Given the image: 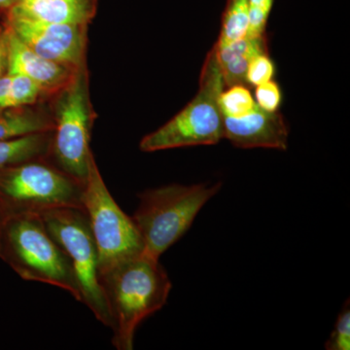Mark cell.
Returning a JSON list of instances; mask_svg holds the SVG:
<instances>
[{
  "label": "cell",
  "mask_w": 350,
  "mask_h": 350,
  "mask_svg": "<svg viewBox=\"0 0 350 350\" xmlns=\"http://www.w3.org/2000/svg\"><path fill=\"white\" fill-rule=\"evenodd\" d=\"M52 131L0 142V170L10 165L47 157Z\"/></svg>",
  "instance_id": "cell-15"
},
{
  "label": "cell",
  "mask_w": 350,
  "mask_h": 350,
  "mask_svg": "<svg viewBox=\"0 0 350 350\" xmlns=\"http://www.w3.org/2000/svg\"><path fill=\"white\" fill-rule=\"evenodd\" d=\"M275 0H248L247 36H266L267 25Z\"/></svg>",
  "instance_id": "cell-19"
},
{
  "label": "cell",
  "mask_w": 350,
  "mask_h": 350,
  "mask_svg": "<svg viewBox=\"0 0 350 350\" xmlns=\"http://www.w3.org/2000/svg\"><path fill=\"white\" fill-rule=\"evenodd\" d=\"M98 0H16L7 11L29 19L52 24L89 25L98 10Z\"/></svg>",
  "instance_id": "cell-12"
},
{
  "label": "cell",
  "mask_w": 350,
  "mask_h": 350,
  "mask_svg": "<svg viewBox=\"0 0 350 350\" xmlns=\"http://www.w3.org/2000/svg\"><path fill=\"white\" fill-rule=\"evenodd\" d=\"M54 130L50 111L32 107L0 110V142Z\"/></svg>",
  "instance_id": "cell-14"
},
{
  "label": "cell",
  "mask_w": 350,
  "mask_h": 350,
  "mask_svg": "<svg viewBox=\"0 0 350 350\" xmlns=\"http://www.w3.org/2000/svg\"><path fill=\"white\" fill-rule=\"evenodd\" d=\"M4 22L39 56L79 69L87 66L88 25L52 24L5 11Z\"/></svg>",
  "instance_id": "cell-9"
},
{
  "label": "cell",
  "mask_w": 350,
  "mask_h": 350,
  "mask_svg": "<svg viewBox=\"0 0 350 350\" xmlns=\"http://www.w3.org/2000/svg\"><path fill=\"white\" fill-rule=\"evenodd\" d=\"M221 111L228 116H241L256 107L250 89L245 85L225 88L219 98Z\"/></svg>",
  "instance_id": "cell-18"
},
{
  "label": "cell",
  "mask_w": 350,
  "mask_h": 350,
  "mask_svg": "<svg viewBox=\"0 0 350 350\" xmlns=\"http://www.w3.org/2000/svg\"><path fill=\"white\" fill-rule=\"evenodd\" d=\"M325 349L328 350L350 349V308L349 301L345 303L338 314L335 328L327 340Z\"/></svg>",
  "instance_id": "cell-21"
},
{
  "label": "cell",
  "mask_w": 350,
  "mask_h": 350,
  "mask_svg": "<svg viewBox=\"0 0 350 350\" xmlns=\"http://www.w3.org/2000/svg\"><path fill=\"white\" fill-rule=\"evenodd\" d=\"M275 66L269 54H262L251 59L246 70L245 81L247 86L257 87L273 80Z\"/></svg>",
  "instance_id": "cell-20"
},
{
  "label": "cell",
  "mask_w": 350,
  "mask_h": 350,
  "mask_svg": "<svg viewBox=\"0 0 350 350\" xmlns=\"http://www.w3.org/2000/svg\"><path fill=\"white\" fill-rule=\"evenodd\" d=\"M51 236L68 257L81 293V303L103 325L110 327L107 300L98 273L96 243L83 209H53L41 214Z\"/></svg>",
  "instance_id": "cell-8"
},
{
  "label": "cell",
  "mask_w": 350,
  "mask_h": 350,
  "mask_svg": "<svg viewBox=\"0 0 350 350\" xmlns=\"http://www.w3.org/2000/svg\"><path fill=\"white\" fill-rule=\"evenodd\" d=\"M222 187L215 184H172L138 195L133 219L144 244V252L160 259L190 229L200 209Z\"/></svg>",
  "instance_id": "cell-3"
},
{
  "label": "cell",
  "mask_w": 350,
  "mask_h": 350,
  "mask_svg": "<svg viewBox=\"0 0 350 350\" xmlns=\"http://www.w3.org/2000/svg\"><path fill=\"white\" fill-rule=\"evenodd\" d=\"M9 27L6 23L0 25V77L7 68V56H8Z\"/></svg>",
  "instance_id": "cell-23"
},
{
  "label": "cell",
  "mask_w": 350,
  "mask_h": 350,
  "mask_svg": "<svg viewBox=\"0 0 350 350\" xmlns=\"http://www.w3.org/2000/svg\"><path fill=\"white\" fill-rule=\"evenodd\" d=\"M50 98L54 130L47 158L85 185L93 153L90 142L96 120L90 98L87 66L76 71L70 81Z\"/></svg>",
  "instance_id": "cell-5"
},
{
  "label": "cell",
  "mask_w": 350,
  "mask_h": 350,
  "mask_svg": "<svg viewBox=\"0 0 350 350\" xmlns=\"http://www.w3.org/2000/svg\"><path fill=\"white\" fill-rule=\"evenodd\" d=\"M225 88L245 85V75L251 59L262 54H269L268 38L246 36L241 40L217 46L214 44Z\"/></svg>",
  "instance_id": "cell-13"
},
{
  "label": "cell",
  "mask_w": 350,
  "mask_h": 350,
  "mask_svg": "<svg viewBox=\"0 0 350 350\" xmlns=\"http://www.w3.org/2000/svg\"><path fill=\"white\" fill-rule=\"evenodd\" d=\"M84 184L54 165L47 157L0 170V217L41 214L59 208L83 209Z\"/></svg>",
  "instance_id": "cell-4"
},
{
  "label": "cell",
  "mask_w": 350,
  "mask_h": 350,
  "mask_svg": "<svg viewBox=\"0 0 350 350\" xmlns=\"http://www.w3.org/2000/svg\"><path fill=\"white\" fill-rule=\"evenodd\" d=\"M248 25V0H227L221 19V31L216 45H227L246 38Z\"/></svg>",
  "instance_id": "cell-16"
},
{
  "label": "cell",
  "mask_w": 350,
  "mask_h": 350,
  "mask_svg": "<svg viewBox=\"0 0 350 350\" xmlns=\"http://www.w3.org/2000/svg\"><path fill=\"white\" fill-rule=\"evenodd\" d=\"M225 89L215 47L209 51L195 98L158 130L142 138L140 150L156 152L180 147L217 144L223 139L219 98Z\"/></svg>",
  "instance_id": "cell-6"
},
{
  "label": "cell",
  "mask_w": 350,
  "mask_h": 350,
  "mask_svg": "<svg viewBox=\"0 0 350 350\" xmlns=\"http://www.w3.org/2000/svg\"><path fill=\"white\" fill-rule=\"evenodd\" d=\"M6 69L9 75L27 76L32 81L38 83L47 94L48 98H50L53 94L57 93L64 85L68 84L76 71L80 68H68L39 56L25 45L9 27Z\"/></svg>",
  "instance_id": "cell-11"
},
{
  "label": "cell",
  "mask_w": 350,
  "mask_h": 350,
  "mask_svg": "<svg viewBox=\"0 0 350 350\" xmlns=\"http://www.w3.org/2000/svg\"><path fill=\"white\" fill-rule=\"evenodd\" d=\"M12 75L10 89L4 100L2 109L6 108L32 107L43 98H48L45 91L38 83L20 75Z\"/></svg>",
  "instance_id": "cell-17"
},
{
  "label": "cell",
  "mask_w": 350,
  "mask_h": 350,
  "mask_svg": "<svg viewBox=\"0 0 350 350\" xmlns=\"http://www.w3.org/2000/svg\"><path fill=\"white\" fill-rule=\"evenodd\" d=\"M82 202L98 250L100 280L103 273L120 262L142 254L144 244L133 219L110 194L93 153L90 157Z\"/></svg>",
  "instance_id": "cell-7"
},
{
  "label": "cell",
  "mask_w": 350,
  "mask_h": 350,
  "mask_svg": "<svg viewBox=\"0 0 350 350\" xmlns=\"http://www.w3.org/2000/svg\"><path fill=\"white\" fill-rule=\"evenodd\" d=\"M0 259L23 280L61 288L82 301L71 262L39 214L0 217Z\"/></svg>",
  "instance_id": "cell-2"
},
{
  "label": "cell",
  "mask_w": 350,
  "mask_h": 350,
  "mask_svg": "<svg viewBox=\"0 0 350 350\" xmlns=\"http://www.w3.org/2000/svg\"><path fill=\"white\" fill-rule=\"evenodd\" d=\"M118 350L133 349L139 324L167 304L172 282L159 259L142 254L120 262L100 276Z\"/></svg>",
  "instance_id": "cell-1"
},
{
  "label": "cell",
  "mask_w": 350,
  "mask_h": 350,
  "mask_svg": "<svg viewBox=\"0 0 350 350\" xmlns=\"http://www.w3.org/2000/svg\"><path fill=\"white\" fill-rule=\"evenodd\" d=\"M16 0H0V11L5 12L15 5Z\"/></svg>",
  "instance_id": "cell-24"
},
{
  "label": "cell",
  "mask_w": 350,
  "mask_h": 350,
  "mask_svg": "<svg viewBox=\"0 0 350 350\" xmlns=\"http://www.w3.org/2000/svg\"><path fill=\"white\" fill-rule=\"evenodd\" d=\"M255 88V103L258 107L265 111H278L282 105V94L278 83L271 80Z\"/></svg>",
  "instance_id": "cell-22"
},
{
  "label": "cell",
  "mask_w": 350,
  "mask_h": 350,
  "mask_svg": "<svg viewBox=\"0 0 350 350\" xmlns=\"http://www.w3.org/2000/svg\"><path fill=\"white\" fill-rule=\"evenodd\" d=\"M289 130L280 112L265 111L256 105L241 116L223 115V137L239 148L286 150Z\"/></svg>",
  "instance_id": "cell-10"
}]
</instances>
